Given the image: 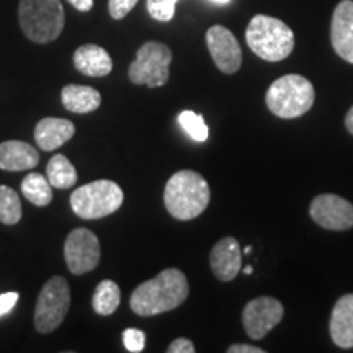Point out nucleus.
<instances>
[{
  "instance_id": "2f4dec72",
  "label": "nucleus",
  "mask_w": 353,
  "mask_h": 353,
  "mask_svg": "<svg viewBox=\"0 0 353 353\" xmlns=\"http://www.w3.org/2000/svg\"><path fill=\"white\" fill-rule=\"evenodd\" d=\"M345 126H347L348 132H350V134H353V107L348 110V113H347V117H345Z\"/></svg>"
},
{
  "instance_id": "cd10ccee",
  "label": "nucleus",
  "mask_w": 353,
  "mask_h": 353,
  "mask_svg": "<svg viewBox=\"0 0 353 353\" xmlns=\"http://www.w3.org/2000/svg\"><path fill=\"white\" fill-rule=\"evenodd\" d=\"M167 352L169 353H195V343L185 337L175 339V341L169 345V348H167Z\"/></svg>"
},
{
  "instance_id": "dca6fc26",
  "label": "nucleus",
  "mask_w": 353,
  "mask_h": 353,
  "mask_svg": "<svg viewBox=\"0 0 353 353\" xmlns=\"http://www.w3.org/2000/svg\"><path fill=\"white\" fill-rule=\"evenodd\" d=\"M330 337L341 348L353 347V294H343L337 299L330 314Z\"/></svg>"
},
{
  "instance_id": "6e6552de",
  "label": "nucleus",
  "mask_w": 353,
  "mask_h": 353,
  "mask_svg": "<svg viewBox=\"0 0 353 353\" xmlns=\"http://www.w3.org/2000/svg\"><path fill=\"white\" fill-rule=\"evenodd\" d=\"M70 307V288L64 276H52L39 291L34 307V327L50 334L63 324Z\"/></svg>"
},
{
  "instance_id": "a211bd4d",
  "label": "nucleus",
  "mask_w": 353,
  "mask_h": 353,
  "mask_svg": "<svg viewBox=\"0 0 353 353\" xmlns=\"http://www.w3.org/2000/svg\"><path fill=\"white\" fill-rule=\"evenodd\" d=\"M39 154L33 145L23 141H6L0 144V169L21 172L37 167Z\"/></svg>"
},
{
  "instance_id": "4be33fe9",
  "label": "nucleus",
  "mask_w": 353,
  "mask_h": 353,
  "mask_svg": "<svg viewBox=\"0 0 353 353\" xmlns=\"http://www.w3.org/2000/svg\"><path fill=\"white\" fill-rule=\"evenodd\" d=\"M48 176L41 174H28L21 182V192L26 200L34 206H46L52 200V190Z\"/></svg>"
},
{
  "instance_id": "39448f33",
  "label": "nucleus",
  "mask_w": 353,
  "mask_h": 353,
  "mask_svg": "<svg viewBox=\"0 0 353 353\" xmlns=\"http://www.w3.org/2000/svg\"><path fill=\"white\" fill-rule=\"evenodd\" d=\"M19 21L21 32L33 43H51L64 30V7L61 0H20Z\"/></svg>"
},
{
  "instance_id": "a878e982",
  "label": "nucleus",
  "mask_w": 353,
  "mask_h": 353,
  "mask_svg": "<svg viewBox=\"0 0 353 353\" xmlns=\"http://www.w3.org/2000/svg\"><path fill=\"white\" fill-rule=\"evenodd\" d=\"M123 343H125L128 352H143L145 348V334L139 329H126L125 332H123Z\"/></svg>"
},
{
  "instance_id": "5701e85b",
  "label": "nucleus",
  "mask_w": 353,
  "mask_h": 353,
  "mask_svg": "<svg viewBox=\"0 0 353 353\" xmlns=\"http://www.w3.org/2000/svg\"><path fill=\"white\" fill-rule=\"evenodd\" d=\"M21 219V201L17 192L0 185V223L13 226Z\"/></svg>"
},
{
  "instance_id": "f704fd0d",
  "label": "nucleus",
  "mask_w": 353,
  "mask_h": 353,
  "mask_svg": "<svg viewBox=\"0 0 353 353\" xmlns=\"http://www.w3.org/2000/svg\"><path fill=\"white\" fill-rule=\"evenodd\" d=\"M250 252H252V247H245V250H244V254H250Z\"/></svg>"
},
{
  "instance_id": "aec40b11",
  "label": "nucleus",
  "mask_w": 353,
  "mask_h": 353,
  "mask_svg": "<svg viewBox=\"0 0 353 353\" xmlns=\"http://www.w3.org/2000/svg\"><path fill=\"white\" fill-rule=\"evenodd\" d=\"M46 176L51 187L65 190L72 188L77 182V170L63 154H56L50 159L46 167Z\"/></svg>"
},
{
  "instance_id": "b1692460",
  "label": "nucleus",
  "mask_w": 353,
  "mask_h": 353,
  "mask_svg": "<svg viewBox=\"0 0 353 353\" xmlns=\"http://www.w3.org/2000/svg\"><path fill=\"white\" fill-rule=\"evenodd\" d=\"M179 123L192 139L200 141V143L208 139L210 130L201 114L192 112V110H185V112L179 114Z\"/></svg>"
},
{
  "instance_id": "1a4fd4ad",
  "label": "nucleus",
  "mask_w": 353,
  "mask_h": 353,
  "mask_svg": "<svg viewBox=\"0 0 353 353\" xmlns=\"http://www.w3.org/2000/svg\"><path fill=\"white\" fill-rule=\"evenodd\" d=\"M100 242L90 229L77 228L69 234L64 244V257L72 275H83L97 268L100 262Z\"/></svg>"
},
{
  "instance_id": "20e7f679",
  "label": "nucleus",
  "mask_w": 353,
  "mask_h": 353,
  "mask_svg": "<svg viewBox=\"0 0 353 353\" xmlns=\"http://www.w3.org/2000/svg\"><path fill=\"white\" fill-rule=\"evenodd\" d=\"M316 99L314 85L299 74H288L276 79L268 87L265 103L278 118L293 120L312 108Z\"/></svg>"
},
{
  "instance_id": "423d86ee",
  "label": "nucleus",
  "mask_w": 353,
  "mask_h": 353,
  "mask_svg": "<svg viewBox=\"0 0 353 353\" xmlns=\"http://www.w3.org/2000/svg\"><path fill=\"white\" fill-rule=\"evenodd\" d=\"M123 190L112 180H95L74 190L70 195L72 211L82 219H100L121 208Z\"/></svg>"
},
{
  "instance_id": "f3484780",
  "label": "nucleus",
  "mask_w": 353,
  "mask_h": 353,
  "mask_svg": "<svg viewBox=\"0 0 353 353\" xmlns=\"http://www.w3.org/2000/svg\"><path fill=\"white\" fill-rule=\"evenodd\" d=\"M74 65L83 76L105 77L112 72L113 61L99 44H83L74 52Z\"/></svg>"
},
{
  "instance_id": "2eb2a0df",
  "label": "nucleus",
  "mask_w": 353,
  "mask_h": 353,
  "mask_svg": "<svg viewBox=\"0 0 353 353\" xmlns=\"http://www.w3.org/2000/svg\"><path fill=\"white\" fill-rule=\"evenodd\" d=\"M76 134V126L64 118H43L34 128V141L41 151H56Z\"/></svg>"
},
{
  "instance_id": "f03ea898",
  "label": "nucleus",
  "mask_w": 353,
  "mask_h": 353,
  "mask_svg": "<svg viewBox=\"0 0 353 353\" xmlns=\"http://www.w3.org/2000/svg\"><path fill=\"white\" fill-rule=\"evenodd\" d=\"M211 190L205 176L193 170H180L169 179L164 190V205L170 216L190 221L208 208Z\"/></svg>"
},
{
  "instance_id": "412c9836",
  "label": "nucleus",
  "mask_w": 353,
  "mask_h": 353,
  "mask_svg": "<svg viewBox=\"0 0 353 353\" xmlns=\"http://www.w3.org/2000/svg\"><path fill=\"white\" fill-rule=\"evenodd\" d=\"M121 303L120 286L113 280H103L97 285L92 298V307L97 314L112 316Z\"/></svg>"
},
{
  "instance_id": "9d476101",
  "label": "nucleus",
  "mask_w": 353,
  "mask_h": 353,
  "mask_svg": "<svg viewBox=\"0 0 353 353\" xmlns=\"http://www.w3.org/2000/svg\"><path fill=\"white\" fill-rule=\"evenodd\" d=\"M283 304L272 296H260L245 304L242 312V324L247 335L254 341H262L272 329L283 319Z\"/></svg>"
},
{
  "instance_id": "6ab92c4d",
  "label": "nucleus",
  "mask_w": 353,
  "mask_h": 353,
  "mask_svg": "<svg viewBox=\"0 0 353 353\" xmlns=\"http://www.w3.org/2000/svg\"><path fill=\"white\" fill-rule=\"evenodd\" d=\"M61 99H63L65 110L72 113L95 112L101 103V95L97 88L87 85H74V83L63 88Z\"/></svg>"
},
{
  "instance_id": "9b49d317",
  "label": "nucleus",
  "mask_w": 353,
  "mask_h": 353,
  "mask_svg": "<svg viewBox=\"0 0 353 353\" xmlns=\"http://www.w3.org/2000/svg\"><path fill=\"white\" fill-rule=\"evenodd\" d=\"M312 221L329 231H348L353 228V205L345 198L324 193L316 196L309 208Z\"/></svg>"
},
{
  "instance_id": "c85d7f7f",
  "label": "nucleus",
  "mask_w": 353,
  "mask_h": 353,
  "mask_svg": "<svg viewBox=\"0 0 353 353\" xmlns=\"http://www.w3.org/2000/svg\"><path fill=\"white\" fill-rule=\"evenodd\" d=\"M19 298H20V294L13 293V291L12 293L0 294V317L8 314V312L15 307V304L19 303Z\"/></svg>"
},
{
  "instance_id": "4468645a",
  "label": "nucleus",
  "mask_w": 353,
  "mask_h": 353,
  "mask_svg": "<svg viewBox=\"0 0 353 353\" xmlns=\"http://www.w3.org/2000/svg\"><path fill=\"white\" fill-rule=\"evenodd\" d=\"M210 265L219 281H232L242 268V250L234 237H223L210 254Z\"/></svg>"
},
{
  "instance_id": "72a5a7b5",
  "label": "nucleus",
  "mask_w": 353,
  "mask_h": 353,
  "mask_svg": "<svg viewBox=\"0 0 353 353\" xmlns=\"http://www.w3.org/2000/svg\"><path fill=\"white\" fill-rule=\"evenodd\" d=\"M213 2H216V3H228V2H231V0H213Z\"/></svg>"
},
{
  "instance_id": "0eeeda50",
  "label": "nucleus",
  "mask_w": 353,
  "mask_h": 353,
  "mask_svg": "<svg viewBox=\"0 0 353 353\" xmlns=\"http://www.w3.org/2000/svg\"><path fill=\"white\" fill-rule=\"evenodd\" d=\"M170 63L172 51L167 44L148 41L138 50L136 59L128 69V77L134 85L164 87L170 77Z\"/></svg>"
},
{
  "instance_id": "473e14b6",
  "label": "nucleus",
  "mask_w": 353,
  "mask_h": 353,
  "mask_svg": "<svg viewBox=\"0 0 353 353\" xmlns=\"http://www.w3.org/2000/svg\"><path fill=\"white\" fill-rule=\"evenodd\" d=\"M254 270H252V267H245L244 268V273H245V275H250V273H252Z\"/></svg>"
},
{
  "instance_id": "f257e3e1",
  "label": "nucleus",
  "mask_w": 353,
  "mask_h": 353,
  "mask_svg": "<svg viewBox=\"0 0 353 353\" xmlns=\"http://www.w3.org/2000/svg\"><path fill=\"white\" fill-rule=\"evenodd\" d=\"M188 293V280L183 272L179 268H165L156 278L144 281L132 291L130 306L138 316H157L182 306Z\"/></svg>"
},
{
  "instance_id": "bb28decb",
  "label": "nucleus",
  "mask_w": 353,
  "mask_h": 353,
  "mask_svg": "<svg viewBox=\"0 0 353 353\" xmlns=\"http://www.w3.org/2000/svg\"><path fill=\"white\" fill-rule=\"evenodd\" d=\"M139 0H110L108 12L113 20H123L136 7Z\"/></svg>"
},
{
  "instance_id": "7ed1b4c3",
  "label": "nucleus",
  "mask_w": 353,
  "mask_h": 353,
  "mask_svg": "<svg viewBox=\"0 0 353 353\" xmlns=\"http://www.w3.org/2000/svg\"><path fill=\"white\" fill-rule=\"evenodd\" d=\"M245 41L260 59L278 63L294 50V33L275 17L255 15L245 30Z\"/></svg>"
},
{
  "instance_id": "393cba45",
  "label": "nucleus",
  "mask_w": 353,
  "mask_h": 353,
  "mask_svg": "<svg viewBox=\"0 0 353 353\" xmlns=\"http://www.w3.org/2000/svg\"><path fill=\"white\" fill-rule=\"evenodd\" d=\"M179 0H148V12L154 20L170 21L175 15V6Z\"/></svg>"
},
{
  "instance_id": "c756f323",
  "label": "nucleus",
  "mask_w": 353,
  "mask_h": 353,
  "mask_svg": "<svg viewBox=\"0 0 353 353\" xmlns=\"http://www.w3.org/2000/svg\"><path fill=\"white\" fill-rule=\"evenodd\" d=\"M228 353H265V350L260 347L247 345V343H237V345L229 347Z\"/></svg>"
},
{
  "instance_id": "ddd939ff",
  "label": "nucleus",
  "mask_w": 353,
  "mask_h": 353,
  "mask_svg": "<svg viewBox=\"0 0 353 353\" xmlns=\"http://www.w3.org/2000/svg\"><path fill=\"white\" fill-rule=\"evenodd\" d=\"M330 41L337 56L353 64V0H342L335 7L330 23Z\"/></svg>"
},
{
  "instance_id": "7c9ffc66",
  "label": "nucleus",
  "mask_w": 353,
  "mask_h": 353,
  "mask_svg": "<svg viewBox=\"0 0 353 353\" xmlns=\"http://www.w3.org/2000/svg\"><path fill=\"white\" fill-rule=\"evenodd\" d=\"M68 2L79 12H90L94 7V0H68Z\"/></svg>"
},
{
  "instance_id": "f8f14e48",
  "label": "nucleus",
  "mask_w": 353,
  "mask_h": 353,
  "mask_svg": "<svg viewBox=\"0 0 353 353\" xmlns=\"http://www.w3.org/2000/svg\"><path fill=\"white\" fill-rule=\"evenodd\" d=\"M206 44L216 68L224 74H236L242 65V50L237 39L223 25H214L206 32Z\"/></svg>"
}]
</instances>
